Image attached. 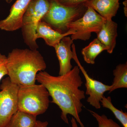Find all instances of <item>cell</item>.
<instances>
[{"label": "cell", "mask_w": 127, "mask_h": 127, "mask_svg": "<svg viewBox=\"0 0 127 127\" xmlns=\"http://www.w3.org/2000/svg\"><path fill=\"white\" fill-rule=\"evenodd\" d=\"M78 66L63 75L55 76L46 71L36 75V80L47 90L52 98L51 102L57 104L62 111L61 118L68 124L67 115L75 119L81 127H85L79 114L82 110V100L85 98V92L79 88L83 84Z\"/></svg>", "instance_id": "6da1fadb"}, {"label": "cell", "mask_w": 127, "mask_h": 127, "mask_svg": "<svg viewBox=\"0 0 127 127\" xmlns=\"http://www.w3.org/2000/svg\"><path fill=\"white\" fill-rule=\"evenodd\" d=\"M7 58V75L11 81L19 86L35 84L37 72L46 68L43 58L37 50L16 48Z\"/></svg>", "instance_id": "7a4b0ae2"}, {"label": "cell", "mask_w": 127, "mask_h": 127, "mask_svg": "<svg viewBox=\"0 0 127 127\" xmlns=\"http://www.w3.org/2000/svg\"><path fill=\"white\" fill-rule=\"evenodd\" d=\"M48 0L50 3L49 9L42 21L62 34L68 32V25L81 18L87 9L83 4L66 6L60 4L57 0Z\"/></svg>", "instance_id": "3957f363"}, {"label": "cell", "mask_w": 127, "mask_h": 127, "mask_svg": "<svg viewBox=\"0 0 127 127\" xmlns=\"http://www.w3.org/2000/svg\"><path fill=\"white\" fill-rule=\"evenodd\" d=\"M50 96L41 84L19 86L18 110L35 116L45 113L49 107Z\"/></svg>", "instance_id": "277c9868"}, {"label": "cell", "mask_w": 127, "mask_h": 127, "mask_svg": "<svg viewBox=\"0 0 127 127\" xmlns=\"http://www.w3.org/2000/svg\"><path fill=\"white\" fill-rule=\"evenodd\" d=\"M48 0H32L22 18L21 27L25 43L30 49L36 50V31L38 24L42 21L49 9Z\"/></svg>", "instance_id": "5b68a950"}, {"label": "cell", "mask_w": 127, "mask_h": 127, "mask_svg": "<svg viewBox=\"0 0 127 127\" xmlns=\"http://www.w3.org/2000/svg\"><path fill=\"white\" fill-rule=\"evenodd\" d=\"M106 20L91 7H87L86 11L81 18L70 23L68 30L76 32L71 35L73 41H86L90 39L92 32L97 33Z\"/></svg>", "instance_id": "8992f818"}, {"label": "cell", "mask_w": 127, "mask_h": 127, "mask_svg": "<svg viewBox=\"0 0 127 127\" xmlns=\"http://www.w3.org/2000/svg\"><path fill=\"white\" fill-rule=\"evenodd\" d=\"M19 86L11 81L9 77L2 79L0 86V127H6L18 110Z\"/></svg>", "instance_id": "52a82bcc"}, {"label": "cell", "mask_w": 127, "mask_h": 127, "mask_svg": "<svg viewBox=\"0 0 127 127\" xmlns=\"http://www.w3.org/2000/svg\"><path fill=\"white\" fill-rule=\"evenodd\" d=\"M72 59L77 64L79 70L81 71L86 79L85 86L86 89V94L89 95L87 101L90 105L96 109H100L101 107V101L104 96V93L108 91L109 92L112 86L103 84L101 82L93 79L89 76L78 60L76 52V47L74 44H72Z\"/></svg>", "instance_id": "ba28073f"}, {"label": "cell", "mask_w": 127, "mask_h": 127, "mask_svg": "<svg viewBox=\"0 0 127 127\" xmlns=\"http://www.w3.org/2000/svg\"><path fill=\"white\" fill-rule=\"evenodd\" d=\"M32 0H16L12 6L9 15L0 21V29L14 31L21 27L22 18Z\"/></svg>", "instance_id": "9c48e42d"}, {"label": "cell", "mask_w": 127, "mask_h": 127, "mask_svg": "<svg viewBox=\"0 0 127 127\" xmlns=\"http://www.w3.org/2000/svg\"><path fill=\"white\" fill-rule=\"evenodd\" d=\"M73 41L67 36L64 37L54 47L59 61V75H64L72 68L71 63L73 57L71 46L73 44Z\"/></svg>", "instance_id": "30bf717a"}, {"label": "cell", "mask_w": 127, "mask_h": 127, "mask_svg": "<svg viewBox=\"0 0 127 127\" xmlns=\"http://www.w3.org/2000/svg\"><path fill=\"white\" fill-rule=\"evenodd\" d=\"M118 24L111 20H106L99 31L97 33V39L106 48L108 53L113 52L118 36Z\"/></svg>", "instance_id": "8fae6325"}, {"label": "cell", "mask_w": 127, "mask_h": 127, "mask_svg": "<svg viewBox=\"0 0 127 127\" xmlns=\"http://www.w3.org/2000/svg\"><path fill=\"white\" fill-rule=\"evenodd\" d=\"M74 30L70 29L67 32L62 34L53 29L46 22L41 21L38 24L36 31V39L42 38L47 45L54 47L64 37L74 34Z\"/></svg>", "instance_id": "7c38bea8"}, {"label": "cell", "mask_w": 127, "mask_h": 127, "mask_svg": "<svg viewBox=\"0 0 127 127\" xmlns=\"http://www.w3.org/2000/svg\"><path fill=\"white\" fill-rule=\"evenodd\" d=\"M119 0H89L83 4L92 8L106 20H111L117 14Z\"/></svg>", "instance_id": "4fadbf2b"}, {"label": "cell", "mask_w": 127, "mask_h": 127, "mask_svg": "<svg viewBox=\"0 0 127 127\" xmlns=\"http://www.w3.org/2000/svg\"><path fill=\"white\" fill-rule=\"evenodd\" d=\"M36 121V116L17 110L6 127H33Z\"/></svg>", "instance_id": "5bb4252c"}, {"label": "cell", "mask_w": 127, "mask_h": 127, "mask_svg": "<svg viewBox=\"0 0 127 127\" xmlns=\"http://www.w3.org/2000/svg\"><path fill=\"white\" fill-rule=\"evenodd\" d=\"M105 50L106 51V47L96 38L83 48L81 53L84 61L87 63L94 64L97 57Z\"/></svg>", "instance_id": "9a60e30c"}, {"label": "cell", "mask_w": 127, "mask_h": 127, "mask_svg": "<svg viewBox=\"0 0 127 127\" xmlns=\"http://www.w3.org/2000/svg\"><path fill=\"white\" fill-rule=\"evenodd\" d=\"M113 82L109 93L119 88H127V63L119 64L113 71Z\"/></svg>", "instance_id": "2e32d148"}, {"label": "cell", "mask_w": 127, "mask_h": 127, "mask_svg": "<svg viewBox=\"0 0 127 127\" xmlns=\"http://www.w3.org/2000/svg\"><path fill=\"white\" fill-rule=\"evenodd\" d=\"M101 105L103 107L109 109L114 114L116 118L118 120L123 127H127V113L122 110L116 108L112 102L111 97H105L104 96L101 101Z\"/></svg>", "instance_id": "e0dca14e"}, {"label": "cell", "mask_w": 127, "mask_h": 127, "mask_svg": "<svg viewBox=\"0 0 127 127\" xmlns=\"http://www.w3.org/2000/svg\"><path fill=\"white\" fill-rule=\"evenodd\" d=\"M88 111L97 121L98 127H122L112 119L108 118L104 114L100 115L92 110Z\"/></svg>", "instance_id": "ac0fdd59"}, {"label": "cell", "mask_w": 127, "mask_h": 127, "mask_svg": "<svg viewBox=\"0 0 127 127\" xmlns=\"http://www.w3.org/2000/svg\"><path fill=\"white\" fill-rule=\"evenodd\" d=\"M7 58L0 53V81L5 75H7Z\"/></svg>", "instance_id": "d6986e66"}, {"label": "cell", "mask_w": 127, "mask_h": 127, "mask_svg": "<svg viewBox=\"0 0 127 127\" xmlns=\"http://www.w3.org/2000/svg\"><path fill=\"white\" fill-rule=\"evenodd\" d=\"M59 3L66 6H75L84 4L89 0H57Z\"/></svg>", "instance_id": "ffe728a7"}, {"label": "cell", "mask_w": 127, "mask_h": 127, "mask_svg": "<svg viewBox=\"0 0 127 127\" xmlns=\"http://www.w3.org/2000/svg\"><path fill=\"white\" fill-rule=\"evenodd\" d=\"M48 123L47 122H42L37 120L35 124L33 127H47Z\"/></svg>", "instance_id": "44dd1931"}, {"label": "cell", "mask_w": 127, "mask_h": 127, "mask_svg": "<svg viewBox=\"0 0 127 127\" xmlns=\"http://www.w3.org/2000/svg\"><path fill=\"white\" fill-rule=\"evenodd\" d=\"M71 123L72 127H78V126L77 122L75 120V118L73 117L71 119Z\"/></svg>", "instance_id": "7402d4cb"}, {"label": "cell", "mask_w": 127, "mask_h": 127, "mask_svg": "<svg viewBox=\"0 0 127 127\" xmlns=\"http://www.w3.org/2000/svg\"><path fill=\"white\" fill-rule=\"evenodd\" d=\"M123 4L124 5V13H125V15L126 17L127 16V0H125L123 2Z\"/></svg>", "instance_id": "603a6c76"}, {"label": "cell", "mask_w": 127, "mask_h": 127, "mask_svg": "<svg viewBox=\"0 0 127 127\" xmlns=\"http://www.w3.org/2000/svg\"><path fill=\"white\" fill-rule=\"evenodd\" d=\"M7 3H10L13 0H5Z\"/></svg>", "instance_id": "cb8c5ba5"}]
</instances>
